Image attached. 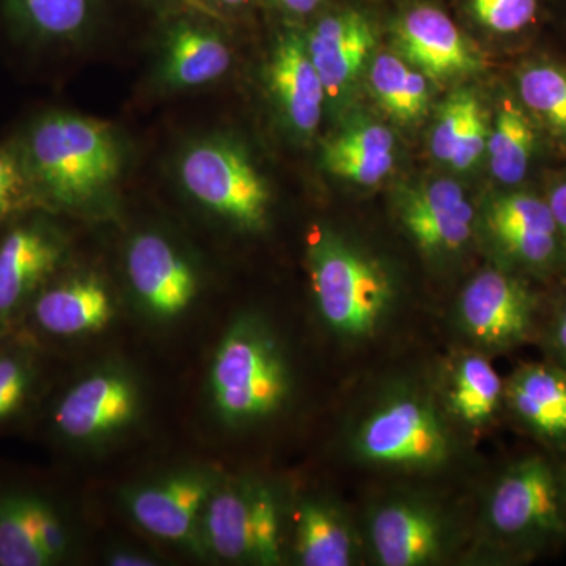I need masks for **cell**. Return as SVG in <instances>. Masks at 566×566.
<instances>
[{"mask_svg":"<svg viewBox=\"0 0 566 566\" xmlns=\"http://www.w3.org/2000/svg\"><path fill=\"white\" fill-rule=\"evenodd\" d=\"M62 271L33 297L22 319L46 337L102 333L115 316L109 286L98 274Z\"/></svg>","mask_w":566,"mask_h":566,"instance_id":"obj_21","label":"cell"},{"mask_svg":"<svg viewBox=\"0 0 566 566\" xmlns=\"http://www.w3.org/2000/svg\"><path fill=\"white\" fill-rule=\"evenodd\" d=\"M158 21L153 80L163 92L200 91L227 76L233 48L226 21L189 3Z\"/></svg>","mask_w":566,"mask_h":566,"instance_id":"obj_9","label":"cell"},{"mask_svg":"<svg viewBox=\"0 0 566 566\" xmlns=\"http://www.w3.org/2000/svg\"><path fill=\"white\" fill-rule=\"evenodd\" d=\"M293 551L304 566H352L359 543L342 510L323 497H307L294 513Z\"/></svg>","mask_w":566,"mask_h":566,"instance_id":"obj_24","label":"cell"},{"mask_svg":"<svg viewBox=\"0 0 566 566\" xmlns=\"http://www.w3.org/2000/svg\"><path fill=\"white\" fill-rule=\"evenodd\" d=\"M515 96L547 139L566 148V66L546 57L524 62Z\"/></svg>","mask_w":566,"mask_h":566,"instance_id":"obj_29","label":"cell"},{"mask_svg":"<svg viewBox=\"0 0 566 566\" xmlns=\"http://www.w3.org/2000/svg\"><path fill=\"white\" fill-rule=\"evenodd\" d=\"M181 191L208 214L243 232H260L270 219V182L240 140L205 134L189 140L177 158Z\"/></svg>","mask_w":566,"mask_h":566,"instance_id":"obj_5","label":"cell"},{"mask_svg":"<svg viewBox=\"0 0 566 566\" xmlns=\"http://www.w3.org/2000/svg\"><path fill=\"white\" fill-rule=\"evenodd\" d=\"M406 232L424 253L460 251L472 234L474 210L457 182L439 180L409 192L400 205Z\"/></svg>","mask_w":566,"mask_h":566,"instance_id":"obj_23","label":"cell"},{"mask_svg":"<svg viewBox=\"0 0 566 566\" xmlns=\"http://www.w3.org/2000/svg\"><path fill=\"white\" fill-rule=\"evenodd\" d=\"M71 551L62 513L35 491H0V566H52Z\"/></svg>","mask_w":566,"mask_h":566,"instance_id":"obj_20","label":"cell"},{"mask_svg":"<svg viewBox=\"0 0 566 566\" xmlns=\"http://www.w3.org/2000/svg\"><path fill=\"white\" fill-rule=\"evenodd\" d=\"M352 449L365 464L419 472L449 463L455 444L433 400L403 389L386 395L360 419Z\"/></svg>","mask_w":566,"mask_h":566,"instance_id":"obj_6","label":"cell"},{"mask_svg":"<svg viewBox=\"0 0 566 566\" xmlns=\"http://www.w3.org/2000/svg\"><path fill=\"white\" fill-rule=\"evenodd\" d=\"M543 137L545 134L516 96H504L495 109L486 144L488 164L495 180L505 188H520L534 169Z\"/></svg>","mask_w":566,"mask_h":566,"instance_id":"obj_25","label":"cell"},{"mask_svg":"<svg viewBox=\"0 0 566 566\" xmlns=\"http://www.w3.org/2000/svg\"><path fill=\"white\" fill-rule=\"evenodd\" d=\"M394 48L409 65L434 81L482 69L471 40L436 0H406L390 21Z\"/></svg>","mask_w":566,"mask_h":566,"instance_id":"obj_15","label":"cell"},{"mask_svg":"<svg viewBox=\"0 0 566 566\" xmlns=\"http://www.w3.org/2000/svg\"><path fill=\"white\" fill-rule=\"evenodd\" d=\"M283 520L277 494L262 480L219 483L202 520L203 551L234 564L279 565Z\"/></svg>","mask_w":566,"mask_h":566,"instance_id":"obj_7","label":"cell"},{"mask_svg":"<svg viewBox=\"0 0 566 566\" xmlns=\"http://www.w3.org/2000/svg\"><path fill=\"white\" fill-rule=\"evenodd\" d=\"M107 0H0V32L32 57L73 50L98 28Z\"/></svg>","mask_w":566,"mask_h":566,"instance_id":"obj_18","label":"cell"},{"mask_svg":"<svg viewBox=\"0 0 566 566\" xmlns=\"http://www.w3.org/2000/svg\"><path fill=\"white\" fill-rule=\"evenodd\" d=\"M54 218L33 210L0 232V337L20 326L33 297L65 268L70 241Z\"/></svg>","mask_w":566,"mask_h":566,"instance_id":"obj_8","label":"cell"},{"mask_svg":"<svg viewBox=\"0 0 566 566\" xmlns=\"http://www.w3.org/2000/svg\"><path fill=\"white\" fill-rule=\"evenodd\" d=\"M505 381L483 354L465 353L450 370L446 405L450 415L469 428H483L504 403Z\"/></svg>","mask_w":566,"mask_h":566,"instance_id":"obj_28","label":"cell"},{"mask_svg":"<svg viewBox=\"0 0 566 566\" xmlns=\"http://www.w3.org/2000/svg\"><path fill=\"white\" fill-rule=\"evenodd\" d=\"M543 196H545L551 214H553L554 222H556L564 270L566 271V174L554 177Z\"/></svg>","mask_w":566,"mask_h":566,"instance_id":"obj_36","label":"cell"},{"mask_svg":"<svg viewBox=\"0 0 566 566\" xmlns=\"http://www.w3.org/2000/svg\"><path fill=\"white\" fill-rule=\"evenodd\" d=\"M214 415L226 427L264 422L289 403L292 370L273 329L243 315L223 334L208 376Z\"/></svg>","mask_w":566,"mask_h":566,"instance_id":"obj_2","label":"cell"},{"mask_svg":"<svg viewBox=\"0 0 566 566\" xmlns=\"http://www.w3.org/2000/svg\"><path fill=\"white\" fill-rule=\"evenodd\" d=\"M264 82L283 125L311 137L322 123L326 91L308 54L304 25L283 22L264 65Z\"/></svg>","mask_w":566,"mask_h":566,"instance_id":"obj_19","label":"cell"},{"mask_svg":"<svg viewBox=\"0 0 566 566\" xmlns=\"http://www.w3.org/2000/svg\"><path fill=\"white\" fill-rule=\"evenodd\" d=\"M490 115L474 92L452 93L438 112L431 134V151L438 161L468 170L486 153Z\"/></svg>","mask_w":566,"mask_h":566,"instance_id":"obj_27","label":"cell"},{"mask_svg":"<svg viewBox=\"0 0 566 566\" xmlns=\"http://www.w3.org/2000/svg\"><path fill=\"white\" fill-rule=\"evenodd\" d=\"M304 33L326 96L337 98L363 73L378 43L379 29L375 11L367 6L329 0L304 25Z\"/></svg>","mask_w":566,"mask_h":566,"instance_id":"obj_16","label":"cell"},{"mask_svg":"<svg viewBox=\"0 0 566 566\" xmlns=\"http://www.w3.org/2000/svg\"><path fill=\"white\" fill-rule=\"evenodd\" d=\"M370 85L379 106L400 123L423 117L430 102L427 76L392 54L376 57L370 66Z\"/></svg>","mask_w":566,"mask_h":566,"instance_id":"obj_30","label":"cell"},{"mask_svg":"<svg viewBox=\"0 0 566 566\" xmlns=\"http://www.w3.org/2000/svg\"><path fill=\"white\" fill-rule=\"evenodd\" d=\"M221 482L211 469L186 468L128 488L123 501L134 523L148 534L203 551L205 509Z\"/></svg>","mask_w":566,"mask_h":566,"instance_id":"obj_12","label":"cell"},{"mask_svg":"<svg viewBox=\"0 0 566 566\" xmlns=\"http://www.w3.org/2000/svg\"><path fill=\"white\" fill-rule=\"evenodd\" d=\"M107 560H109V565L114 566H153L158 564V562H155L156 558L132 549L115 551Z\"/></svg>","mask_w":566,"mask_h":566,"instance_id":"obj_38","label":"cell"},{"mask_svg":"<svg viewBox=\"0 0 566 566\" xmlns=\"http://www.w3.org/2000/svg\"><path fill=\"white\" fill-rule=\"evenodd\" d=\"M44 210L13 139L0 140V232L21 216Z\"/></svg>","mask_w":566,"mask_h":566,"instance_id":"obj_33","label":"cell"},{"mask_svg":"<svg viewBox=\"0 0 566 566\" xmlns=\"http://www.w3.org/2000/svg\"><path fill=\"white\" fill-rule=\"evenodd\" d=\"M488 233L510 264L532 275L564 270L556 222L545 196L516 189L488 205Z\"/></svg>","mask_w":566,"mask_h":566,"instance_id":"obj_17","label":"cell"},{"mask_svg":"<svg viewBox=\"0 0 566 566\" xmlns=\"http://www.w3.org/2000/svg\"><path fill=\"white\" fill-rule=\"evenodd\" d=\"M129 290L142 311L158 322H174L196 303L200 279L181 249L155 230L134 234L125 252Z\"/></svg>","mask_w":566,"mask_h":566,"instance_id":"obj_14","label":"cell"},{"mask_svg":"<svg viewBox=\"0 0 566 566\" xmlns=\"http://www.w3.org/2000/svg\"><path fill=\"white\" fill-rule=\"evenodd\" d=\"M465 17L491 35L515 39L535 31L546 0H458Z\"/></svg>","mask_w":566,"mask_h":566,"instance_id":"obj_32","label":"cell"},{"mask_svg":"<svg viewBox=\"0 0 566 566\" xmlns=\"http://www.w3.org/2000/svg\"><path fill=\"white\" fill-rule=\"evenodd\" d=\"M0 337V428L28 411L41 386L40 356L28 342Z\"/></svg>","mask_w":566,"mask_h":566,"instance_id":"obj_31","label":"cell"},{"mask_svg":"<svg viewBox=\"0 0 566 566\" xmlns=\"http://www.w3.org/2000/svg\"><path fill=\"white\" fill-rule=\"evenodd\" d=\"M137 2L150 11V13L155 14L156 18H159L163 17V14L170 13V11L186 6L188 0H137Z\"/></svg>","mask_w":566,"mask_h":566,"instance_id":"obj_39","label":"cell"},{"mask_svg":"<svg viewBox=\"0 0 566 566\" xmlns=\"http://www.w3.org/2000/svg\"><path fill=\"white\" fill-rule=\"evenodd\" d=\"M322 163L327 172L342 180L378 185L394 167V134L379 123L349 126L324 142Z\"/></svg>","mask_w":566,"mask_h":566,"instance_id":"obj_26","label":"cell"},{"mask_svg":"<svg viewBox=\"0 0 566 566\" xmlns=\"http://www.w3.org/2000/svg\"><path fill=\"white\" fill-rule=\"evenodd\" d=\"M504 403L528 434L566 453V370L560 365L546 360L517 367L505 381Z\"/></svg>","mask_w":566,"mask_h":566,"instance_id":"obj_22","label":"cell"},{"mask_svg":"<svg viewBox=\"0 0 566 566\" xmlns=\"http://www.w3.org/2000/svg\"><path fill=\"white\" fill-rule=\"evenodd\" d=\"M367 534L376 564L382 566L439 564L449 556L455 539L444 512L416 495H394L375 505Z\"/></svg>","mask_w":566,"mask_h":566,"instance_id":"obj_13","label":"cell"},{"mask_svg":"<svg viewBox=\"0 0 566 566\" xmlns=\"http://www.w3.org/2000/svg\"><path fill=\"white\" fill-rule=\"evenodd\" d=\"M307 268L316 311L327 329L345 340H367L389 319L392 275L378 260L331 230L312 233Z\"/></svg>","mask_w":566,"mask_h":566,"instance_id":"obj_3","label":"cell"},{"mask_svg":"<svg viewBox=\"0 0 566 566\" xmlns=\"http://www.w3.org/2000/svg\"><path fill=\"white\" fill-rule=\"evenodd\" d=\"M545 345L551 360L566 370V294L554 307L545 327Z\"/></svg>","mask_w":566,"mask_h":566,"instance_id":"obj_34","label":"cell"},{"mask_svg":"<svg viewBox=\"0 0 566 566\" xmlns=\"http://www.w3.org/2000/svg\"><path fill=\"white\" fill-rule=\"evenodd\" d=\"M41 207L66 214L109 211L129 153L111 123L77 112H36L13 137Z\"/></svg>","mask_w":566,"mask_h":566,"instance_id":"obj_1","label":"cell"},{"mask_svg":"<svg viewBox=\"0 0 566 566\" xmlns=\"http://www.w3.org/2000/svg\"><path fill=\"white\" fill-rule=\"evenodd\" d=\"M538 294L523 275L486 270L465 285L458 315L465 334L490 352H509L538 334Z\"/></svg>","mask_w":566,"mask_h":566,"instance_id":"obj_10","label":"cell"},{"mask_svg":"<svg viewBox=\"0 0 566 566\" xmlns=\"http://www.w3.org/2000/svg\"><path fill=\"white\" fill-rule=\"evenodd\" d=\"M259 3L279 14L286 24L303 25L322 11L329 0H259Z\"/></svg>","mask_w":566,"mask_h":566,"instance_id":"obj_35","label":"cell"},{"mask_svg":"<svg viewBox=\"0 0 566 566\" xmlns=\"http://www.w3.org/2000/svg\"><path fill=\"white\" fill-rule=\"evenodd\" d=\"M140 409L136 378L125 368H99L59 398L52 408V430L73 446L99 444L128 430Z\"/></svg>","mask_w":566,"mask_h":566,"instance_id":"obj_11","label":"cell"},{"mask_svg":"<svg viewBox=\"0 0 566 566\" xmlns=\"http://www.w3.org/2000/svg\"><path fill=\"white\" fill-rule=\"evenodd\" d=\"M188 3L219 20L229 22L243 17L255 3H259V0H188Z\"/></svg>","mask_w":566,"mask_h":566,"instance_id":"obj_37","label":"cell"},{"mask_svg":"<svg viewBox=\"0 0 566 566\" xmlns=\"http://www.w3.org/2000/svg\"><path fill=\"white\" fill-rule=\"evenodd\" d=\"M485 527L499 549L532 557L566 539V469L545 455L520 458L486 497Z\"/></svg>","mask_w":566,"mask_h":566,"instance_id":"obj_4","label":"cell"}]
</instances>
